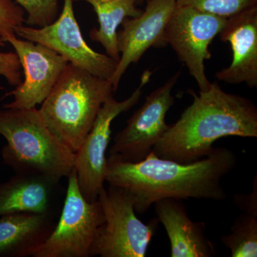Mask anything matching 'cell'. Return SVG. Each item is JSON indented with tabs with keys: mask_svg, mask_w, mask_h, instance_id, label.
Wrapping results in <instances>:
<instances>
[{
	"mask_svg": "<svg viewBox=\"0 0 257 257\" xmlns=\"http://www.w3.org/2000/svg\"><path fill=\"white\" fill-rule=\"evenodd\" d=\"M114 92L110 81L68 63L39 111L52 134L76 153Z\"/></svg>",
	"mask_w": 257,
	"mask_h": 257,
	"instance_id": "obj_4",
	"label": "cell"
},
{
	"mask_svg": "<svg viewBox=\"0 0 257 257\" xmlns=\"http://www.w3.org/2000/svg\"><path fill=\"white\" fill-rule=\"evenodd\" d=\"M3 37L0 36V49L5 45ZM22 66L16 52H0V76L5 77L8 84L17 87L21 84Z\"/></svg>",
	"mask_w": 257,
	"mask_h": 257,
	"instance_id": "obj_22",
	"label": "cell"
},
{
	"mask_svg": "<svg viewBox=\"0 0 257 257\" xmlns=\"http://www.w3.org/2000/svg\"><path fill=\"white\" fill-rule=\"evenodd\" d=\"M18 56L25 80L11 92L14 100L4 104L6 109H32L42 104L69 63L55 51L18 36L8 37Z\"/></svg>",
	"mask_w": 257,
	"mask_h": 257,
	"instance_id": "obj_11",
	"label": "cell"
},
{
	"mask_svg": "<svg viewBox=\"0 0 257 257\" xmlns=\"http://www.w3.org/2000/svg\"><path fill=\"white\" fill-rule=\"evenodd\" d=\"M0 135L7 141L3 161L16 173L60 182L74 168L75 153L49 130L36 107L0 109Z\"/></svg>",
	"mask_w": 257,
	"mask_h": 257,
	"instance_id": "obj_3",
	"label": "cell"
},
{
	"mask_svg": "<svg viewBox=\"0 0 257 257\" xmlns=\"http://www.w3.org/2000/svg\"><path fill=\"white\" fill-rule=\"evenodd\" d=\"M104 222L93 241L90 256L145 257L158 229V219L144 224L135 210L136 200L131 192L109 185L99 193Z\"/></svg>",
	"mask_w": 257,
	"mask_h": 257,
	"instance_id": "obj_5",
	"label": "cell"
},
{
	"mask_svg": "<svg viewBox=\"0 0 257 257\" xmlns=\"http://www.w3.org/2000/svg\"><path fill=\"white\" fill-rule=\"evenodd\" d=\"M25 13L15 0H0V36L5 42L15 36V29L25 23Z\"/></svg>",
	"mask_w": 257,
	"mask_h": 257,
	"instance_id": "obj_21",
	"label": "cell"
},
{
	"mask_svg": "<svg viewBox=\"0 0 257 257\" xmlns=\"http://www.w3.org/2000/svg\"><path fill=\"white\" fill-rule=\"evenodd\" d=\"M65 199L58 223L33 257H89L96 232L104 222L98 199L87 201L79 189L73 169L68 176Z\"/></svg>",
	"mask_w": 257,
	"mask_h": 257,
	"instance_id": "obj_6",
	"label": "cell"
},
{
	"mask_svg": "<svg viewBox=\"0 0 257 257\" xmlns=\"http://www.w3.org/2000/svg\"><path fill=\"white\" fill-rule=\"evenodd\" d=\"M73 2L64 0L62 13L50 25L42 28L23 25L15 29V35L23 40L46 46L69 63L109 80L118 61L106 54L95 52L87 45L74 15Z\"/></svg>",
	"mask_w": 257,
	"mask_h": 257,
	"instance_id": "obj_9",
	"label": "cell"
},
{
	"mask_svg": "<svg viewBox=\"0 0 257 257\" xmlns=\"http://www.w3.org/2000/svg\"><path fill=\"white\" fill-rule=\"evenodd\" d=\"M177 5L228 19L257 6V0H177Z\"/></svg>",
	"mask_w": 257,
	"mask_h": 257,
	"instance_id": "obj_19",
	"label": "cell"
},
{
	"mask_svg": "<svg viewBox=\"0 0 257 257\" xmlns=\"http://www.w3.org/2000/svg\"><path fill=\"white\" fill-rule=\"evenodd\" d=\"M221 41L229 42L232 61L215 74L219 81L230 84H246L257 87V6L226 20L219 34Z\"/></svg>",
	"mask_w": 257,
	"mask_h": 257,
	"instance_id": "obj_13",
	"label": "cell"
},
{
	"mask_svg": "<svg viewBox=\"0 0 257 257\" xmlns=\"http://www.w3.org/2000/svg\"><path fill=\"white\" fill-rule=\"evenodd\" d=\"M177 6V0H148L145 11L137 18L124 19L122 30L117 32L120 53L110 82L114 92L132 64H137L151 47H165V32Z\"/></svg>",
	"mask_w": 257,
	"mask_h": 257,
	"instance_id": "obj_12",
	"label": "cell"
},
{
	"mask_svg": "<svg viewBox=\"0 0 257 257\" xmlns=\"http://www.w3.org/2000/svg\"><path fill=\"white\" fill-rule=\"evenodd\" d=\"M234 203L239 210L245 214L257 216V175L253 177L252 189L248 194L236 193L234 195Z\"/></svg>",
	"mask_w": 257,
	"mask_h": 257,
	"instance_id": "obj_23",
	"label": "cell"
},
{
	"mask_svg": "<svg viewBox=\"0 0 257 257\" xmlns=\"http://www.w3.org/2000/svg\"><path fill=\"white\" fill-rule=\"evenodd\" d=\"M92 5L97 15L99 28H93L89 33L92 41L100 43L106 54L119 62L117 29L127 18H137L143 10L137 8V0H74Z\"/></svg>",
	"mask_w": 257,
	"mask_h": 257,
	"instance_id": "obj_17",
	"label": "cell"
},
{
	"mask_svg": "<svg viewBox=\"0 0 257 257\" xmlns=\"http://www.w3.org/2000/svg\"><path fill=\"white\" fill-rule=\"evenodd\" d=\"M237 156L226 147H216L207 157L180 163L151 152L143 161L106 160L105 182L126 189L135 198V210L143 214L165 198L224 201L227 194L221 181L237 165Z\"/></svg>",
	"mask_w": 257,
	"mask_h": 257,
	"instance_id": "obj_1",
	"label": "cell"
},
{
	"mask_svg": "<svg viewBox=\"0 0 257 257\" xmlns=\"http://www.w3.org/2000/svg\"><path fill=\"white\" fill-rule=\"evenodd\" d=\"M148 1V0H137V5L138 4H143V3H145V2Z\"/></svg>",
	"mask_w": 257,
	"mask_h": 257,
	"instance_id": "obj_24",
	"label": "cell"
},
{
	"mask_svg": "<svg viewBox=\"0 0 257 257\" xmlns=\"http://www.w3.org/2000/svg\"><path fill=\"white\" fill-rule=\"evenodd\" d=\"M154 147L157 157L192 163L207 157L225 137L257 138V107L248 98L224 92L218 83L197 95Z\"/></svg>",
	"mask_w": 257,
	"mask_h": 257,
	"instance_id": "obj_2",
	"label": "cell"
},
{
	"mask_svg": "<svg viewBox=\"0 0 257 257\" xmlns=\"http://www.w3.org/2000/svg\"><path fill=\"white\" fill-rule=\"evenodd\" d=\"M151 72L143 74L141 83L124 100H116L114 94L101 106L90 132L75 153L74 169L79 189L89 202H94L104 187L106 150L110 142L112 121L121 113L136 105L143 94V89L150 81Z\"/></svg>",
	"mask_w": 257,
	"mask_h": 257,
	"instance_id": "obj_7",
	"label": "cell"
},
{
	"mask_svg": "<svg viewBox=\"0 0 257 257\" xmlns=\"http://www.w3.org/2000/svg\"><path fill=\"white\" fill-rule=\"evenodd\" d=\"M59 182L43 176L19 173L0 182V216L24 212L51 214Z\"/></svg>",
	"mask_w": 257,
	"mask_h": 257,
	"instance_id": "obj_16",
	"label": "cell"
},
{
	"mask_svg": "<svg viewBox=\"0 0 257 257\" xmlns=\"http://www.w3.org/2000/svg\"><path fill=\"white\" fill-rule=\"evenodd\" d=\"M223 245L231 257L257 256V216L239 214L231 227V233L221 235Z\"/></svg>",
	"mask_w": 257,
	"mask_h": 257,
	"instance_id": "obj_18",
	"label": "cell"
},
{
	"mask_svg": "<svg viewBox=\"0 0 257 257\" xmlns=\"http://www.w3.org/2000/svg\"><path fill=\"white\" fill-rule=\"evenodd\" d=\"M226 20L191 7L177 5L166 28V45L172 47L187 67L200 92L210 87L204 63L211 58L209 46L220 33Z\"/></svg>",
	"mask_w": 257,
	"mask_h": 257,
	"instance_id": "obj_8",
	"label": "cell"
},
{
	"mask_svg": "<svg viewBox=\"0 0 257 257\" xmlns=\"http://www.w3.org/2000/svg\"><path fill=\"white\" fill-rule=\"evenodd\" d=\"M55 225L51 214L0 216V257L33 256Z\"/></svg>",
	"mask_w": 257,
	"mask_h": 257,
	"instance_id": "obj_15",
	"label": "cell"
},
{
	"mask_svg": "<svg viewBox=\"0 0 257 257\" xmlns=\"http://www.w3.org/2000/svg\"><path fill=\"white\" fill-rule=\"evenodd\" d=\"M154 205L157 219L170 239L171 256H217L215 243L205 234V223L191 220L182 199L165 198Z\"/></svg>",
	"mask_w": 257,
	"mask_h": 257,
	"instance_id": "obj_14",
	"label": "cell"
},
{
	"mask_svg": "<svg viewBox=\"0 0 257 257\" xmlns=\"http://www.w3.org/2000/svg\"><path fill=\"white\" fill-rule=\"evenodd\" d=\"M28 14L25 23L42 28L53 23L58 17L57 0H15Z\"/></svg>",
	"mask_w": 257,
	"mask_h": 257,
	"instance_id": "obj_20",
	"label": "cell"
},
{
	"mask_svg": "<svg viewBox=\"0 0 257 257\" xmlns=\"http://www.w3.org/2000/svg\"><path fill=\"white\" fill-rule=\"evenodd\" d=\"M180 75L178 71L147 96L126 126L115 135L109 155L122 162H138L150 155L168 130L166 115L175 104L172 89Z\"/></svg>",
	"mask_w": 257,
	"mask_h": 257,
	"instance_id": "obj_10",
	"label": "cell"
}]
</instances>
